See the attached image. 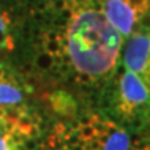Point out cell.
I'll return each instance as SVG.
<instances>
[{
	"label": "cell",
	"mask_w": 150,
	"mask_h": 150,
	"mask_svg": "<svg viewBox=\"0 0 150 150\" xmlns=\"http://www.w3.org/2000/svg\"><path fill=\"white\" fill-rule=\"evenodd\" d=\"M10 24V18H8V14L3 11L0 14V31L1 32H7V25Z\"/></svg>",
	"instance_id": "cell-11"
},
{
	"label": "cell",
	"mask_w": 150,
	"mask_h": 150,
	"mask_svg": "<svg viewBox=\"0 0 150 150\" xmlns=\"http://www.w3.org/2000/svg\"><path fill=\"white\" fill-rule=\"evenodd\" d=\"M74 143L81 150H129L131 136L111 121L92 117L76 128Z\"/></svg>",
	"instance_id": "cell-2"
},
{
	"label": "cell",
	"mask_w": 150,
	"mask_h": 150,
	"mask_svg": "<svg viewBox=\"0 0 150 150\" xmlns=\"http://www.w3.org/2000/svg\"><path fill=\"white\" fill-rule=\"evenodd\" d=\"M24 102L21 88L13 78H7L4 71L0 74V108L17 107Z\"/></svg>",
	"instance_id": "cell-6"
},
{
	"label": "cell",
	"mask_w": 150,
	"mask_h": 150,
	"mask_svg": "<svg viewBox=\"0 0 150 150\" xmlns=\"http://www.w3.org/2000/svg\"><path fill=\"white\" fill-rule=\"evenodd\" d=\"M150 102V91L145 81L138 74L127 70L118 82L117 108L125 117H134Z\"/></svg>",
	"instance_id": "cell-3"
},
{
	"label": "cell",
	"mask_w": 150,
	"mask_h": 150,
	"mask_svg": "<svg viewBox=\"0 0 150 150\" xmlns=\"http://www.w3.org/2000/svg\"><path fill=\"white\" fill-rule=\"evenodd\" d=\"M52 106L57 112H61L64 115H71L75 111V104L72 99L63 92H59L52 96Z\"/></svg>",
	"instance_id": "cell-7"
},
{
	"label": "cell",
	"mask_w": 150,
	"mask_h": 150,
	"mask_svg": "<svg viewBox=\"0 0 150 150\" xmlns=\"http://www.w3.org/2000/svg\"><path fill=\"white\" fill-rule=\"evenodd\" d=\"M129 150H150V146H142V147H134Z\"/></svg>",
	"instance_id": "cell-12"
},
{
	"label": "cell",
	"mask_w": 150,
	"mask_h": 150,
	"mask_svg": "<svg viewBox=\"0 0 150 150\" xmlns=\"http://www.w3.org/2000/svg\"><path fill=\"white\" fill-rule=\"evenodd\" d=\"M127 1L139 17L147 13V1L146 0H127Z\"/></svg>",
	"instance_id": "cell-9"
},
{
	"label": "cell",
	"mask_w": 150,
	"mask_h": 150,
	"mask_svg": "<svg viewBox=\"0 0 150 150\" xmlns=\"http://www.w3.org/2000/svg\"><path fill=\"white\" fill-rule=\"evenodd\" d=\"M54 61H56V59H54L53 56L43 50V52H40V53L36 56L35 64H36V67H39L40 70H50V68L53 67Z\"/></svg>",
	"instance_id": "cell-8"
},
{
	"label": "cell",
	"mask_w": 150,
	"mask_h": 150,
	"mask_svg": "<svg viewBox=\"0 0 150 150\" xmlns=\"http://www.w3.org/2000/svg\"><path fill=\"white\" fill-rule=\"evenodd\" d=\"M150 31H136L129 35L124 53L127 70L142 75L146 83L150 82Z\"/></svg>",
	"instance_id": "cell-4"
},
{
	"label": "cell",
	"mask_w": 150,
	"mask_h": 150,
	"mask_svg": "<svg viewBox=\"0 0 150 150\" xmlns=\"http://www.w3.org/2000/svg\"><path fill=\"white\" fill-rule=\"evenodd\" d=\"M1 72H3V67L0 65V74H1Z\"/></svg>",
	"instance_id": "cell-13"
},
{
	"label": "cell",
	"mask_w": 150,
	"mask_h": 150,
	"mask_svg": "<svg viewBox=\"0 0 150 150\" xmlns=\"http://www.w3.org/2000/svg\"><path fill=\"white\" fill-rule=\"evenodd\" d=\"M46 150H71V149L63 146V143L59 139V135H53L50 138V140H49V147Z\"/></svg>",
	"instance_id": "cell-10"
},
{
	"label": "cell",
	"mask_w": 150,
	"mask_h": 150,
	"mask_svg": "<svg viewBox=\"0 0 150 150\" xmlns=\"http://www.w3.org/2000/svg\"><path fill=\"white\" fill-rule=\"evenodd\" d=\"M103 16L118 32L124 36H129L139 20V16L128 4L127 0H102Z\"/></svg>",
	"instance_id": "cell-5"
},
{
	"label": "cell",
	"mask_w": 150,
	"mask_h": 150,
	"mask_svg": "<svg viewBox=\"0 0 150 150\" xmlns=\"http://www.w3.org/2000/svg\"><path fill=\"white\" fill-rule=\"evenodd\" d=\"M65 52L74 71L85 81L104 79L118 63L122 35L96 8L75 7L61 36Z\"/></svg>",
	"instance_id": "cell-1"
}]
</instances>
